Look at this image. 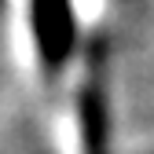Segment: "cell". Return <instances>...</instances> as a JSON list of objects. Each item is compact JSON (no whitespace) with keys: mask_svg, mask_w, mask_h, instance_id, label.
I'll list each match as a JSON object with an SVG mask.
<instances>
[{"mask_svg":"<svg viewBox=\"0 0 154 154\" xmlns=\"http://www.w3.org/2000/svg\"><path fill=\"white\" fill-rule=\"evenodd\" d=\"M29 8V41L44 73L70 66L77 51V0H26Z\"/></svg>","mask_w":154,"mask_h":154,"instance_id":"cell-1","label":"cell"}]
</instances>
